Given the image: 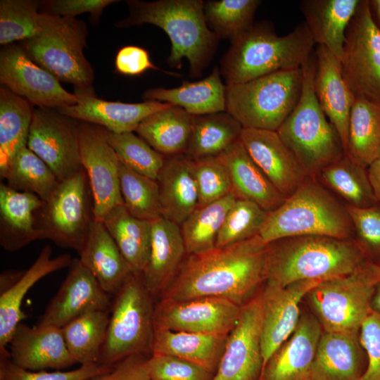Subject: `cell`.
<instances>
[{"label":"cell","instance_id":"32","mask_svg":"<svg viewBox=\"0 0 380 380\" xmlns=\"http://www.w3.org/2000/svg\"><path fill=\"white\" fill-rule=\"evenodd\" d=\"M361 0H303L300 9L315 45L341 59L348 24Z\"/></svg>","mask_w":380,"mask_h":380},{"label":"cell","instance_id":"46","mask_svg":"<svg viewBox=\"0 0 380 380\" xmlns=\"http://www.w3.org/2000/svg\"><path fill=\"white\" fill-rule=\"evenodd\" d=\"M106 137L122 165L157 180L165 156L134 132L116 133L106 129Z\"/></svg>","mask_w":380,"mask_h":380},{"label":"cell","instance_id":"28","mask_svg":"<svg viewBox=\"0 0 380 380\" xmlns=\"http://www.w3.org/2000/svg\"><path fill=\"white\" fill-rule=\"evenodd\" d=\"M72 260L69 254H61L52 258L51 248L46 245L31 267L23 272L11 286L1 291L0 354L8 351L6 348L16 327L26 317L21 305L29 290L45 276L69 267Z\"/></svg>","mask_w":380,"mask_h":380},{"label":"cell","instance_id":"17","mask_svg":"<svg viewBox=\"0 0 380 380\" xmlns=\"http://www.w3.org/2000/svg\"><path fill=\"white\" fill-rule=\"evenodd\" d=\"M261 292L241 306L212 380H258L262 368Z\"/></svg>","mask_w":380,"mask_h":380},{"label":"cell","instance_id":"31","mask_svg":"<svg viewBox=\"0 0 380 380\" xmlns=\"http://www.w3.org/2000/svg\"><path fill=\"white\" fill-rule=\"evenodd\" d=\"M157 182L162 216L180 226L198 205L191 160L184 154L166 157Z\"/></svg>","mask_w":380,"mask_h":380},{"label":"cell","instance_id":"25","mask_svg":"<svg viewBox=\"0 0 380 380\" xmlns=\"http://www.w3.org/2000/svg\"><path fill=\"white\" fill-rule=\"evenodd\" d=\"M44 201L34 194L0 184V244L16 251L31 242L43 239L39 225Z\"/></svg>","mask_w":380,"mask_h":380},{"label":"cell","instance_id":"11","mask_svg":"<svg viewBox=\"0 0 380 380\" xmlns=\"http://www.w3.org/2000/svg\"><path fill=\"white\" fill-rule=\"evenodd\" d=\"M94 220L93 198L84 169L59 182L39 213L43 239L80 253Z\"/></svg>","mask_w":380,"mask_h":380},{"label":"cell","instance_id":"8","mask_svg":"<svg viewBox=\"0 0 380 380\" xmlns=\"http://www.w3.org/2000/svg\"><path fill=\"white\" fill-rule=\"evenodd\" d=\"M99 363L112 367L136 355L151 353L153 296L141 274L132 273L113 295Z\"/></svg>","mask_w":380,"mask_h":380},{"label":"cell","instance_id":"21","mask_svg":"<svg viewBox=\"0 0 380 380\" xmlns=\"http://www.w3.org/2000/svg\"><path fill=\"white\" fill-rule=\"evenodd\" d=\"M322 334L315 317L301 314L293 332L267 360L258 380H310Z\"/></svg>","mask_w":380,"mask_h":380},{"label":"cell","instance_id":"27","mask_svg":"<svg viewBox=\"0 0 380 380\" xmlns=\"http://www.w3.org/2000/svg\"><path fill=\"white\" fill-rule=\"evenodd\" d=\"M78 96L76 104L56 110L75 120L95 124L116 133L135 132L147 116L172 106L156 101L130 103L105 101L96 96Z\"/></svg>","mask_w":380,"mask_h":380},{"label":"cell","instance_id":"62","mask_svg":"<svg viewBox=\"0 0 380 380\" xmlns=\"http://www.w3.org/2000/svg\"><path fill=\"white\" fill-rule=\"evenodd\" d=\"M92 380V379H91Z\"/></svg>","mask_w":380,"mask_h":380},{"label":"cell","instance_id":"13","mask_svg":"<svg viewBox=\"0 0 380 380\" xmlns=\"http://www.w3.org/2000/svg\"><path fill=\"white\" fill-rule=\"evenodd\" d=\"M27 146L51 169L59 182L83 169L79 122L53 108H34Z\"/></svg>","mask_w":380,"mask_h":380},{"label":"cell","instance_id":"33","mask_svg":"<svg viewBox=\"0 0 380 380\" xmlns=\"http://www.w3.org/2000/svg\"><path fill=\"white\" fill-rule=\"evenodd\" d=\"M145 101H156L179 106L192 115L226 111V84L221 79L220 68L203 80L188 82L170 88H151L143 94Z\"/></svg>","mask_w":380,"mask_h":380},{"label":"cell","instance_id":"60","mask_svg":"<svg viewBox=\"0 0 380 380\" xmlns=\"http://www.w3.org/2000/svg\"><path fill=\"white\" fill-rule=\"evenodd\" d=\"M368 264L371 277L375 284L380 280V266L374 265L369 262Z\"/></svg>","mask_w":380,"mask_h":380},{"label":"cell","instance_id":"51","mask_svg":"<svg viewBox=\"0 0 380 380\" xmlns=\"http://www.w3.org/2000/svg\"><path fill=\"white\" fill-rule=\"evenodd\" d=\"M99 363L80 365L70 371H30L14 364L9 355H0V380H91L110 370Z\"/></svg>","mask_w":380,"mask_h":380},{"label":"cell","instance_id":"37","mask_svg":"<svg viewBox=\"0 0 380 380\" xmlns=\"http://www.w3.org/2000/svg\"><path fill=\"white\" fill-rule=\"evenodd\" d=\"M242 125L224 112L194 115L184 156L191 160L217 157L240 138Z\"/></svg>","mask_w":380,"mask_h":380},{"label":"cell","instance_id":"12","mask_svg":"<svg viewBox=\"0 0 380 380\" xmlns=\"http://www.w3.org/2000/svg\"><path fill=\"white\" fill-rule=\"evenodd\" d=\"M342 74L355 98L380 105V28L361 0L346 32Z\"/></svg>","mask_w":380,"mask_h":380},{"label":"cell","instance_id":"39","mask_svg":"<svg viewBox=\"0 0 380 380\" xmlns=\"http://www.w3.org/2000/svg\"><path fill=\"white\" fill-rule=\"evenodd\" d=\"M28 101L0 87V172L27 146L34 108Z\"/></svg>","mask_w":380,"mask_h":380},{"label":"cell","instance_id":"34","mask_svg":"<svg viewBox=\"0 0 380 380\" xmlns=\"http://www.w3.org/2000/svg\"><path fill=\"white\" fill-rule=\"evenodd\" d=\"M227 337L228 335L154 329L151 354L177 357L215 374Z\"/></svg>","mask_w":380,"mask_h":380},{"label":"cell","instance_id":"30","mask_svg":"<svg viewBox=\"0 0 380 380\" xmlns=\"http://www.w3.org/2000/svg\"><path fill=\"white\" fill-rule=\"evenodd\" d=\"M217 157L228 170L237 198L255 203L268 213L284 201L286 198L254 163L240 139Z\"/></svg>","mask_w":380,"mask_h":380},{"label":"cell","instance_id":"57","mask_svg":"<svg viewBox=\"0 0 380 380\" xmlns=\"http://www.w3.org/2000/svg\"><path fill=\"white\" fill-rule=\"evenodd\" d=\"M367 172L374 194L380 205V157L367 167Z\"/></svg>","mask_w":380,"mask_h":380},{"label":"cell","instance_id":"19","mask_svg":"<svg viewBox=\"0 0 380 380\" xmlns=\"http://www.w3.org/2000/svg\"><path fill=\"white\" fill-rule=\"evenodd\" d=\"M68 273L49 303L38 326L63 328L91 311L110 309V295L79 259H73Z\"/></svg>","mask_w":380,"mask_h":380},{"label":"cell","instance_id":"58","mask_svg":"<svg viewBox=\"0 0 380 380\" xmlns=\"http://www.w3.org/2000/svg\"><path fill=\"white\" fill-rule=\"evenodd\" d=\"M370 306L372 312L380 314V280L374 284Z\"/></svg>","mask_w":380,"mask_h":380},{"label":"cell","instance_id":"36","mask_svg":"<svg viewBox=\"0 0 380 380\" xmlns=\"http://www.w3.org/2000/svg\"><path fill=\"white\" fill-rule=\"evenodd\" d=\"M102 222L133 272L141 274L150 253L151 222L132 216L123 204L110 210Z\"/></svg>","mask_w":380,"mask_h":380},{"label":"cell","instance_id":"35","mask_svg":"<svg viewBox=\"0 0 380 380\" xmlns=\"http://www.w3.org/2000/svg\"><path fill=\"white\" fill-rule=\"evenodd\" d=\"M194 115L173 106L144 118L135 132L165 157L184 154L189 141Z\"/></svg>","mask_w":380,"mask_h":380},{"label":"cell","instance_id":"54","mask_svg":"<svg viewBox=\"0 0 380 380\" xmlns=\"http://www.w3.org/2000/svg\"><path fill=\"white\" fill-rule=\"evenodd\" d=\"M118 1L117 0H46L41 1L40 12L72 18L89 13L91 20L98 23L105 8Z\"/></svg>","mask_w":380,"mask_h":380},{"label":"cell","instance_id":"29","mask_svg":"<svg viewBox=\"0 0 380 380\" xmlns=\"http://www.w3.org/2000/svg\"><path fill=\"white\" fill-rule=\"evenodd\" d=\"M79 255L80 262L109 295H114L133 273L101 221L92 222Z\"/></svg>","mask_w":380,"mask_h":380},{"label":"cell","instance_id":"3","mask_svg":"<svg viewBox=\"0 0 380 380\" xmlns=\"http://www.w3.org/2000/svg\"><path fill=\"white\" fill-rule=\"evenodd\" d=\"M305 22L279 36L267 21L253 24L231 42L220 60L226 85L244 83L281 70L301 68L315 49Z\"/></svg>","mask_w":380,"mask_h":380},{"label":"cell","instance_id":"4","mask_svg":"<svg viewBox=\"0 0 380 380\" xmlns=\"http://www.w3.org/2000/svg\"><path fill=\"white\" fill-rule=\"evenodd\" d=\"M367 262L355 241L303 236L270 243L268 280L286 286L348 275Z\"/></svg>","mask_w":380,"mask_h":380},{"label":"cell","instance_id":"2","mask_svg":"<svg viewBox=\"0 0 380 380\" xmlns=\"http://www.w3.org/2000/svg\"><path fill=\"white\" fill-rule=\"evenodd\" d=\"M202 0H128L129 15L119 20L120 28L151 24L161 28L171 42L167 63L180 69L182 59L189 63L191 77L203 75L213 60L219 38L205 22Z\"/></svg>","mask_w":380,"mask_h":380},{"label":"cell","instance_id":"43","mask_svg":"<svg viewBox=\"0 0 380 380\" xmlns=\"http://www.w3.org/2000/svg\"><path fill=\"white\" fill-rule=\"evenodd\" d=\"M319 172L325 184L349 203L348 205L368 208L378 204L367 168L346 154Z\"/></svg>","mask_w":380,"mask_h":380},{"label":"cell","instance_id":"44","mask_svg":"<svg viewBox=\"0 0 380 380\" xmlns=\"http://www.w3.org/2000/svg\"><path fill=\"white\" fill-rule=\"evenodd\" d=\"M259 0H209L203 12L209 29L219 38L232 42L253 23Z\"/></svg>","mask_w":380,"mask_h":380},{"label":"cell","instance_id":"61","mask_svg":"<svg viewBox=\"0 0 380 380\" xmlns=\"http://www.w3.org/2000/svg\"><path fill=\"white\" fill-rule=\"evenodd\" d=\"M150 380H158V379H150Z\"/></svg>","mask_w":380,"mask_h":380},{"label":"cell","instance_id":"20","mask_svg":"<svg viewBox=\"0 0 380 380\" xmlns=\"http://www.w3.org/2000/svg\"><path fill=\"white\" fill-rule=\"evenodd\" d=\"M239 139L254 163L285 198L309 176L277 131L243 128Z\"/></svg>","mask_w":380,"mask_h":380},{"label":"cell","instance_id":"59","mask_svg":"<svg viewBox=\"0 0 380 380\" xmlns=\"http://www.w3.org/2000/svg\"><path fill=\"white\" fill-rule=\"evenodd\" d=\"M369 5L373 18L380 28V0L369 1Z\"/></svg>","mask_w":380,"mask_h":380},{"label":"cell","instance_id":"14","mask_svg":"<svg viewBox=\"0 0 380 380\" xmlns=\"http://www.w3.org/2000/svg\"><path fill=\"white\" fill-rule=\"evenodd\" d=\"M81 163L93 198L94 220L101 221L113 208L122 205L119 170L120 163L109 144L106 129L79 122Z\"/></svg>","mask_w":380,"mask_h":380},{"label":"cell","instance_id":"55","mask_svg":"<svg viewBox=\"0 0 380 380\" xmlns=\"http://www.w3.org/2000/svg\"><path fill=\"white\" fill-rule=\"evenodd\" d=\"M115 68L118 72L127 76H138L148 69L162 71L172 76L180 75L158 68L151 62L149 53L145 49L134 45L119 49L115 56Z\"/></svg>","mask_w":380,"mask_h":380},{"label":"cell","instance_id":"15","mask_svg":"<svg viewBox=\"0 0 380 380\" xmlns=\"http://www.w3.org/2000/svg\"><path fill=\"white\" fill-rule=\"evenodd\" d=\"M0 82L37 108L58 109L72 106L79 96L66 91L51 73L34 62L16 43L0 51Z\"/></svg>","mask_w":380,"mask_h":380},{"label":"cell","instance_id":"10","mask_svg":"<svg viewBox=\"0 0 380 380\" xmlns=\"http://www.w3.org/2000/svg\"><path fill=\"white\" fill-rule=\"evenodd\" d=\"M374 283L368 262L354 272L323 281L306 296L323 331H359L372 312Z\"/></svg>","mask_w":380,"mask_h":380},{"label":"cell","instance_id":"40","mask_svg":"<svg viewBox=\"0 0 380 380\" xmlns=\"http://www.w3.org/2000/svg\"><path fill=\"white\" fill-rule=\"evenodd\" d=\"M110 315V309L87 312L61 328L68 352L75 363H99Z\"/></svg>","mask_w":380,"mask_h":380},{"label":"cell","instance_id":"48","mask_svg":"<svg viewBox=\"0 0 380 380\" xmlns=\"http://www.w3.org/2000/svg\"><path fill=\"white\" fill-rule=\"evenodd\" d=\"M268 212L249 201L237 198L218 233L215 248L225 247L259 234Z\"/></svg>","mask_w":380,"mask_h":380},{"label":"cell","instance_id":"26","mask_svg":"<svg viewBox=\"0 0 380 380\" xmlns=\"http://www.w3.org/2000/svg\"><path fill=\"white\" fill-rule=\"evenodd\" d=\"M151 225L149 257L141 276L151 295L160 297L175 278L186 251L179 225L163 216Z\"/></svg>","mask_w":380,"mask_h":380},{"label":"cell","instance_id":"18","mask_svg":"<svg viewBox=\"0 0 380 380\" xmlns=\"http://www.w3.org/2000/svg\"><path fill=\"white\" fill-rule=\"evenodd\" d=\"M322 281H301L282 286L271 280L266 281L261 291L262 367L296 329L301 315V300Z\"/></svg>","mask_w":380,"mask_h":380},{"label":"cell","instance_id":"45","mask_svg":"<svg viewBox=\"0 0 380 380\" xmlns=\"http://www.w3.org/2000/svg\"><path fill=\"white\" fill-rule=\"evenodd\" d=\"M120 187L123 205L134 217L152 222L162 216L157 180L120 165Z\"/></svg>","mask_w":380,"mask_h":380},{"label":"cell","instance_id":"52","mask_svg":"<svg viewBox=\"0 0 380 380\" xmlns=\"http://www.w3.org/2000/svg\"><path fill=\"white\" fill-rule=\"evenodd\" d=\"M151 379L158 380H212L214 374L182 358L151 354L145 361Z\"/></svg>","mask_w":380,"mask_h":380},{"label":"cell","instance_id":"50","mask_svg":"<svg viewBox=\"0 0 380 380\" xmlns=\"http://www.w3.org/2000/svg\"><path fill=\"white\" fill-rule=\"evenodd\" d=\"M357 240L367 262L380 266V205L368 208L348 205Z\"/></svg>","mask_w":380,"mask_h":380},{"label":"cell","instance_id":"5","mask_svg":"<svg viewBox=\"0 0 380 380\" xmlns=\"http://www.w3.org/2000/svg\"><path fill=\"white\" fill-rule=\"evenodd\" d=\"M40 29L21 42L27 55L78 96H95L94 69L84 54L88 28L81 20L41 12Z\"/></svg>","mask_w":380,"mask_h":380},{"label":"cell","instance_id":"7","mask_svg":"<svg viewBox=\"0 0 380 380\" xmlns=\"http://www.w3.org/2000/svg\"><path fill=\"white\" fill-rule=\"evenodd\" d=\"M302 69L303 82L299 101L277 132L310 175L340 159L345 152L314 91V51Z\"/></svg>","mask_w":380,"mask_h":380},{"label":"cell","instance_id":"9","mask_svg":"<svg viewBox=\"0 0 380 380\" xmlns=\"http://www.w3.org/2000/svg\"><path fill=\"white\" fill-rule=\"evenodd\" d=\"M303 82L301 68L226 85V111L243 128L277 131L297 105Z\"/></svg>","mask_w":380,"mask_h":380},{"label":"cell","instance_id":"42","mask_svg":"<svg viewBox=\"0 0 380 380\" xmlns=\"http://www.w3.org/2000/svg\"><path fill=\"white\" fill-rule=\"evenodd\" d=\"M0 175L11 188L34 194L44 202L59 183L51 169L27 146L10 160Z\"/></svg>","mask_w":380,"mask_h":380},{"label":"cell","instance_id":"1","mask_svg":"<svg viewBox=\"0 0 380 380\" xmlns=\"http://www.w3.org/2000/svg\"><path fill=\"white\" fill-rule=\"evenodd\" d=\"M270 243L259 234L246 240L187 255L160 298L215 296L243 306L268 277Z\"/></svg>","mask_w":380,"mask_h":380},{"label":"cell","instance_id":"16","mask_svg":"<svg viewBox=\"0 0 380 380\" xmlns=\"http://www.w3.org/2000/svg\"><path fill=\"white\" fill-rule=\"evenodd\" d=\"M241 310V306L220 297L160 298L154 306V329L229 335Z\"/></svg>","mask_w":380,"mask_h":380},{"label":"cell","instance_id":"23","mask_svg":"<svg viewBox=\"0 0 380 380\" xmlns=\"http://www.w3.org/2000/svg\"><path fill=\"white\" fill-rule=\"evenodd\" d=\"M8 347L11 360L25 369H61L75 364L60 328L20 324Z\"/></svg>","mask_w":380,"mask_h":380},{"label":"cell","instance_id":"53","mask_svg":"<svg viewBox=\"0 0 380 380\" xmlns=\"http://www.w3.org/2000/svg\"><path fill=\"white\" fill-rule=\"evenodd\" d=\"M360 341L367 357L360 380H380V314L371 312L361 325Z\"/></svg>","mask_w":380,"mask_h":380},{"label":"cell","instance_id":"56","mask_svg":"<svg viewBox=\"0 0 380 380\" xmlns=\"http://www.w3.org/2000/svg\"><path fill=\"white\" fill-rule=\"evenodd\" d=\"M145 355L130 356L112 366L110 371L92 380H150Z\"/></svg>","mask_w":380,"mask_h":380},{"label":"cell","instance_id":"47","mask_svg":"<svg viewBox=\"0 0 380 380\" xmlns=\"http://www.w3.org/2000/svg\"><path fill=\"white\" fill-rule=\"evenodd\" d=\"M41 1H0V44L3 46L25 41L40 29Z\"/></svg>","mask_w":380,"mask_h":380},{"label":"cell","instance_id":"6","mask_svg":"<svg viewBox=\"0 0 380 380\" xmlns=\"http://www.w3.org/2000/svg\"><path fill=\"white\" fill-rule=\"evenodd\" d=\"M353 232L346 208L308 176L278 208L268 213L259 235L270 243L303 236L348 239Z\"/></svg>","mask_w":380,"mask_h":380},{"label":"cell","instance_id":"24","mask_svg":"<svg viewBox=\"0 0 380 380\" xmlns=\"http://www.w3.org/2000/svg\"><path fill=\"white\" fill-rule=\"evenodd\" d=\"M359 331H323L310 380H360L367 369V357Z\"/></svg>","mask_w":380,"mask_h":380},{"label":"cell","instance_id":"49","mask_svg":"<svg viewBox=\"0 0 380 380\" xmlns=\"http://www.w3.org/2000/svg\"><path fill=\"white\" fill-rule=\"evenodd\" d=\"M191 165L198 192V205L208 204L232 192L229 173L218 157L191 160Z\"/></svg>","mask_w":380,"mask_h":380},{"label":"cell","instance_id":"38","mask_svg":"<svg viewBox=\"0 0 380 380\" xmlns=\"http://www.w3.org/2000/svg\"><path fill=\"white\" fill-rule=\"evenodd\" d=\"M345 154L365 168L380 157V105L355 98Z\"/></svg>","mask_w":380,"mask_h":380},{"label":"cell","instance_id":"41","mask_svg":"<svg viewBox=\"0 0 380 380\" xmlns=\"http://www.w3.org/2000/svg\"><path fill=\"white\" fill-rule=\"evenodd\" d=\"M237 199L232 192L203 205H198L181 224L186 255L198 254L215 248L216 239L225 217Z\"/></svg>","mask_w":380,"mask_h":380},{"label":"cell","instance_id":"22","mask_svg":"<svg viewBox=\"0 0 380 380\" xmlns=\"http://www.w3.org/2000/svg\"><path fill=\"white\" fill-rule=\"evenodd\" d=\"M314 53V91L325 115L336 129L345 152L350 113L355 98L343 78L341 59L320 45H316Z\"/></svg>","mask_w":380,"mask_h":380}]
</instances>
